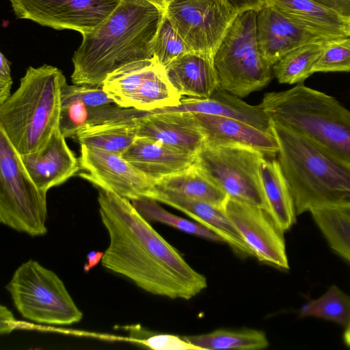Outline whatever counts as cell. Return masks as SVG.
I'll return each instance as SVG.
<instances>
[{"label":"cell","mask_w":350,"mask_h":350,"mask_svg":"<svg viewBox=\"0 0 350 350\" xmlns=\"http://www.w3.org/2000/svg\"><path fill=\"white\" fill-rule=\"evenodd\" d=\"M98 202L109 237L103 267L148 293L172 299H190L206 288V277L186 262L130 200L99 189Z\"/></svg>","instance_id":"cell-1"},{"label":"cell","mask_w":350,"mask_h":350,"mask_svg":"<svg viewBox=\"0 0 350 350\" xmlns=\"http://www.w3.org/2000/svg\"><path fill=\"white\" fill-rule=\"evenodd\" d=\"M165 12L146 0H121L104 22L82 35L72 58V83L103 85L117 69L153 58V42Z\"/></svg>","instance_id":"cell-2"},{"label":"cell","mask_w":350,"mask_h":350,"mask_svg":"<svg viewBox=\"0 0 350 350\" xmlns=\"http://www.w3.org/2000/svg\"><path fill=\"white\" fill-rule=\"evenodd\" d=\"M271 130L297 215L319 210L350 212V165L278 122L271 120Z\"/></svg>","instance_id":"cell-3"},{"label":"cell","mask_w":350,"mask_h":350,"mask_svg":"<svg viewBox=\"0 0 350 350\" xmlns=\"http://www.w3.org/2000/svg\"><path fill=\"white\" fill-rule=\"evenodd\" d=\"M66 83L57 67L30 66L17 90L0 105V130L20 155L40 150L59 127Z\"/></svg>","instance_id":"cell-4"},{"label":"cell","mask_w":350,"mask_h":350,"mask_svg":"<svg viewBox=\"0 0 350 350\" xmlns=\"http://www.w3.org/2000/svg\"><path fill=\"white\" fill-rule=\"evenodd\" d=\"M259 106L271 120L350 165V111L334 97L300 83L266 93Z\"/></svg>","instance_id":"cell-5"},{"label":"cell","mask_w":350,"mask_h":350,"mask_svg":"<svg viewBox=\"0 0 350 350\" xmlns=\"http://www.w3.org/2000/svg\"><path fill=\"white\" fill-rule=\"evenodd\" d=\"M257 13H238L213 54L219 86L239 98L265 88L271 79L273 66L258 44Z\"/></svg>","instance_id":"cell-6"},{"label":"cell","mask_w":350,"mask_h":350,"mask_svg":"<svg viewBox=\"0 0 350 350\" xmlns=\"http://www.w3.org/2000/svg\"><path fill=\"white\" fill-rule=\"evenodd\" d=\"M5 288L19 313L30 321L69 325L83 318L63 281L36 260L22 263Z\"/></svg>","instance_id":"cell-7"},{"label":"cell","mask_w":350,"mask_h":350,"mask_svg":"<svg viewBox=\"0 0 350 350\" xmlns=\"http://www.w3.org/2000/svg\"><path fill=\"white\" fill-rule=\"evenodd\" d=\"M46 193L39 189L20 154L0 130V221L31 237L47 232Z\"/></svg>","instance_id":"cell-8"},{"label":"cell","mask_w":350,"mask_h":350,"mask_svg":"<svg viewBox=\"0 0 350 350\" xmlns=\"http://www.w3.org/2000/svg\"><path fill=\"white\" fill-rule=\"evenodd\" d=\"M265 156L252 148L204 141L196 154L194 165L228 196L267 211L260 165Z\"/></svg>","instance_id":"cell-9"},{"label":"cell","mask_w":350,"mask_h":350,"mask_svg":"<svg viewBox=\"0 0 350 350\" xmlns=\"http://www.w3.org/2000/svg\"><path fill=\"white\" fill-rule=\"evenodd\" d=\"M103 88L118 106L145 111L176 106L182 98L154 57L117 69L107 75Z\"/></svg>","instance_id":"cell-10"},{"label":"cell","mask_w":350,"mask_h":350,"mask_svg":"<svg viewBox=\"0 0 350 350\" xmlns=\"http://www.w3.org/2000/svg\"><path fill=\"white\" fill-rule=\"evenodd\" d=\"M238 13L224 0H172L165 9L192 51L212 54Z\"/></svg>","instance_id":"cell-11"},{"label":"cell","mask_w":350,"mask_h":350,"mask_svg":"<svg viewBox=\"0 0 350 350\" xmlns=\"http://www.w3.org/2000/svg\"><path fill=\"white\" fill-rule=\"evenodd\" d=\"M17 18L81 35L98 27L121 0H9Z\"/></svg>","instance_id":"cell-12"},{"label":"cell","mask_w":350,"mask_h":350,"mask_svg":"<svg viewBox=\"0 0 350 350\" xmlns=\"http://www.w3.org/2000/svg\"><path fill=\"white\" fill-rule=\"evenodd\" d=\"M79 175L94 186L130 200L148 197L154 181L122 155L81 145Z\"/></svg>","instance_id":"cell-13"},{"label":"cell","mask_w":350,"mask_h":350,"mask_svg":"<svg viewBox=\"0 0 350 350\" xmlns=\"http://www.w3.org/2000/svg\"><path fill=\"white\" fill-rule=\"evenodd\" d=\"M224 210L259 261L289 269L284 232L265 208L228 198Z\"/></svg>","instance_id":"cell-14"},{"label":"cell","mask_w":350,"mask_h":350,"mask_svg":"<svg viewBox=\"0 0 350 350\" xmlns=\"http://www.w3.org/2000/svg\"><path fill=\"white\" fill-rule=\"evenodd\" d=\"M256 36L262 55L272 66L302 45L327 41L269 3L258 11Z\"/></svg>","instance_id":"cell-15"},{"label":"cell","mask_w":350,"mask_h":350,"mask_svg":"<svg viewBox=\"0 0 350 350\" xmlns=\"http://www.w3.org/2000/svg\"><path fill=\"white\" fill-rule=\"evenodd\" d=\"M148 198L183 212L219 235L239 257H255L223 208L154 185Z\"/></svg>","instance_id":"cell-16"},{"label":"cell","mask_w":350,"mask_h":350,"mask_svg":"<svg viewBox=\"0 0 350 350\" xmlns=\"http://www.w3.org/2000/svg\"><path fill=\"white\" fill-rule=\"evenodd\" d=\"M137 137H146L167 147L196 154L205 137L194 114L170 111L150 113L136 120Z\"/></svg>","instance_id":"cell-17"},{"label":"cell","mask_w":350,"mask_h":350,"mask_svg":"<svg viewBox=\"0 0 350 350\" xmlns=\"http://www.w3.org/2000/svg\"><path fill=\"white\" fill-rule=\"evenodd\" d=\"M20 157L36 185L46 192L81 172L79 159L68 147L59 127L40 150Z\"/></svg>","instance_id":"cell-18"},{"label":"cell","mask_w":350,"mask_h":350,"mask_svg":"<svg viewBox=\"0 0 350 350\" xmlns=\"http://www.w3.org/2000/svg\"><path fill=\"white\" fill-rule=\"evenodd\" d=\"M205 142L252 148L265 157L278 155L279 145L273 133L260 130L245 122L221 116L193 113Z\"/></svg>","instance_id":"cell-19"},{"label":"cell","mask_w":350,"mask_h":350,"mask_svg":"<svg viewBox=\"0 0 350 350\" xmlns=\"http://www.w3.org/2000/svg\"><path fill=\"white\" fill-rule=\"evenodd\" d=\"M183 111L221 116L245 122L272 133L271 120L258 105H249L219 85L208 98H181L179 105L149 111L150 113Z\"/></svg>","instance_id":"cell-20"},{"label":"cell","mask_w":350,"mask_h":350,"mask_svg":"<svg viewBox=\"0 0 350 350\" xmlns=\"http://www.w3.org/2000/svg\"><path fill=\"white\" fill-rule=\"evenodd\" d=\"M164 68L181 96L208 98L219 85L212 53L189 51Z\"/></svg>","instance_id":"cell-21"},{"label":"cell","mask_w":350,"mask_h":350,"mask_svg":"<svg viewBox=\"0 0 350 350\" xmlns=\"http://www.w3.org/2000/svg\"><path fill=\"white\" fill-rule=\"evenodd\" d=\"M123 157L154 183L194 164L196 154L167 147L152 139L137 137Z\"/></svg>","instance_id":"cell-22"},{"label":"cell","mask_w":350,"mask_h":350,"mask_svg":"<svg viewBox=\"0 0 350 350\" xmlns=\"http://www.w3.org/2000/svg\"><path fill=\"white\" fill-rule=\"evenodd\" d=\"M278 10L327 40L349 37L347 20L313 0H267Z\"/></svg>","instance_id":"cell-23"},{"label":"cell","mask_w":350,"mask_h":350,"mask_svg":"<svg viewBox=\"0 0 350 350\" xmlns=\"http://www.w3.org/2000/svg\"><path fill=\"white\" fill-rule=\"evenodd\" d=\"M260 176L267 211L283 231L296 222L297 214L291 193L278 160L265 157L260 165Z\"/></svg>","instance_id":"cell-24"},{"label":"cell","mask_w":350,"mask_h":350,"mask_svg":"<svg viewBox=\"0 0 350 350\" xmlns=\"http://www.w3.org/2000/svg\"><path fill=\"white\" fill-rule=\"evenodd\" d=\"M144 116V111L123 108L116 104L98 107L74 104L62 107L59 129L66 138L73 139L77 131L85 125L131 120Z\"/></svg>","instance_id":"cell-25"},{"label":"cell","mask_w":350,"mask_h":350,"mask_svg":"<svg viewBox=\"0 0 350 350\" xmlns=\"http://www.w3.org/2000/svg\"><path fill=\"white\" fill-rule=\"evenodd\" d=\"M136 120L85 125L77 131L73 139L80 146L122 155L137 137Z\"/></svg>","instance_id":"cell-26"},{"label":"cell","mask_w":350,"mask_h":350,"mask_svg":"<svg viewBox=\"0 0 350 350\" xmlns=\"http://www.w3.org/2000/svg\"><path fill=\"white\" fill-rule=\"evenodd\" d=\"M156 187L223 208L228 196L196 165L155 182Z\"/></svg>","instance_id":"cell-27"},{"label":"cell","mask_w":350,"mask_h":350,"mask_svg":"<svg viewBox=\"0 0 350 350\" xmlns=\"http://www.w3.org/2000/svg\"><path fill=\"white\" fill-rule=\"evenodd\" d=\"M183 337L201 350H259L269 346L265 332L254 329H217L207 334Z\"/></svg>","instance_id":"cell-28"},{"label":"cell","mask_w":350,"mask_h":350,"mask_svg":"<svg viewBox=\"0 0 350 350\" xmlns=\"http://www.w3.org/2000/svg\"><path fill=\"white\" fill-rule=\"evenodd\" d=\"M325 42L302 45L275 64L272 70L278 81L286 84L300 83L314 74V65L321 55Z\"/></svg>","instance_id":"cell-29"},{"label":"cell","mask_w":350,"mask_h":350,"mask_svg":"<svg viewBox=\"0 0 350 350\" xmlns=\"http://www.w3.org/2000/svg\"><path fill=\"white\" fill-rule=\"evenodd\" d=\"M311 214L329 247L350 264V212L319 210Z\"/></svg>","instance_id":"cell-30"},{"label":"cell","mask_w":350,"mask_h":350,"mask_svg":"<svg viewBox=\"0 0 350 350\" xmlns=\"http://www.w3.org/2000/svg\"><path fill=\"white\" fill-rule=\"evenodd\" d=\"M131 201L137 212L148 221L168 225L185 233L211 241L224 242L219 235L208 228L168 212L152 198L142 197Z\"/></svg>","instance_id":"cell-31"},{"label":"cell","mask_w":350,"mask_h":350,"mask_svg":"<svg viewBox=\"0 0 350 350\" xmlns=\"http://www.w3.org/2000/svg\"><path fill=\"white\" fill-rule=\"evenodd\" d=\"M299 315L323 319L346 326L350 319V296L332 285L322 296L304 304Z\"/></svg>","instance_id":"cell-32"},{"label":"cell","mask_w":350,"mask_h":350,"mask_svg":"<svg viewBox=\"0 0 350 350\" xmlns=\"http://www.w3.org/2000/svg\"><path fill=\"white\" fill-rule=\"evenodd\" d=\"M189 51H192L174 29L165 12L153 42V57L165 67Z\"/></svg>","instance_id":"cell-33"},{"label":"cell","mask_w":350,"mask_h":350,"mask_svg":"<svg viewBox=\"0 0 350 350\" xmlns=\"http://www.w3.org/2000/svg\"><path fill=\"white\" fill-rule=\"evenodd\" d=\"M313 72H350V37L325 42Z\"/></svg>","instance_id":"cell-34"},{"label":"cell","mask_w":350,"mask_h":350,"mask_svg":"<svg viewBox=\"0 0 350 350\" xmlns=\"http://www.w3.org/2000/svg\"><path fill=\"white\" fill-rule=\"evenodd\" d=\"M130 338L141 345L154 350H201L183 336L159 334L150 331L139 325L126 327Z\"/></svg>","instance_id":"cell-35"},{"label":"cell","mask_w":350,"mask_h":350,"mask_svg":"<svg viewBox=\"0 0 350 350\" xmlns=\"http://www.w3.org/2000/svg\"><path fill=\"white\" fill-rule=\"evenodd\" d=\"M74 104L98 107L116 103L102 85L66 83L62 92V107Z\"/></svg>","instance_id":"cell-36"},{"label":"cell","mask_w":350,"mask_h":350,"mask_svg":"<svg viewBox=\"0 0 350 350\" xmlns=\"http://www.w3.org/2000/svg\"><path fill=\"white\" fill-rule=\"evenodd\" d=\"M0 55V105H1L11 95L12 79L10 62L2 53Z\"/></svg>","instance_id":"cell-37"},{"label":"cell","mask_w":350,"mask_h":350,"mask_svg":"<svg viewBox=\"0 0 350 350\" xmlns=\"http://www.w3.org/2000/svg\"><path fill=\"white\" fill-rule=\"evenodd\" d=\"M350 20V0H313Z\"/></svg>","instance_id":"cell-38"},{"label":"cell","mask_w":350,"mask_h":350,"mask_svg":"<svg viewBox=\"0 0 350 350\" xmlns=\"http://www.w3.org/2000/svg\"><path fill=\"white\" fill-rule=\"evenodd\" d=\"M172 0H170V1ZM237 12L247 10L258 11L268 3L267 0H224Z\"/></svg>","instance_id":"cell-39"},{"label":"cell","mask_w":350,"mask_h":350,"mask_svg":"<svg viewBox=\"0 0 350 350\" xmlns=\"http://www.w3.org/2000/svg\"><path fill=\"white\" fill-rule=\"evenodd\" d=\"M0 333L8 334L16 329L17 321L9 309L1 305L0 307Z\"/></svg>","instance_id":"cell-40"},{"label":"cell","mask_w":350,"mask_h":350,"mask_svg":"<svg viewBox=\"0 0 350 350\" xmlns=\"http://www.w3.org/2000/svg\"><path fill=\"white\" fill-rule=\"evenodd\" d=\"M103 255V252L92 251L89 252L87 255L88 261L83 267V270L85 272H88L90 270H91L93 267L98 265L100 261L101 262Z\"/></svg>","instance_id":"cell-41"},{"label":"cell","mask_w":350,"mask_h":350,"mask_svg":"<svg viewBox=\"0 0 350 350\" xmlns=\"http://www.w3.org/2000/svg\"><path fill=\"white\" fill-rule=\"evenodd\" d=\"M150 2L160 9L165 10L170 0H146Z\"/></svg>","instance_id":"cell-42"},{"label":"cell","mask_w":350,"mask_h":350,"mask_svg":"<svg viewBox=\"0 0 350 350\" xmlns=\"http://www.w3.org/2000/svg\"><path fill=\"white\" fill-rule=\"evenodd\" d=\"M343 339L345 344L350 347V319L346 325Z\"/></svg>","instance_id":"cell-43"},{"label":"cell","mask_w":350,"mask_h":350,"mask_svg":"<svg viewBox=\"0 0 350 350\" xmlns=\"http://www.w3.org/2000/svg\"><path fill=\"white\" fill-rule=\"evenodd\" d=\"M347 32L349 34V37H350V20L347 21Z\"/></svg>","instance_id":"cell-44"}]
</instances>
